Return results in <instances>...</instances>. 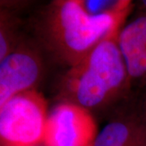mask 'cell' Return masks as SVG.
<instances>
[{
    "mask_svg": "<svg viewBox=\"0 0 146 146\" xmlns=\"http://www.w3.org/2000/svg\"><path fill=\"white\" fill-rule=\"evenodd\" d=\"M87 55L72 84L78 105L86 109L104 102L128 76L119 43L110 36Z\"/></svg>",
    "mask_w": 146,
    "mask_h": 146,
    "instance_id": "cell-1",
    "label": "cell"
},
{
    "mask_svg": "<svg viewBox=\"0 0 146 146\" xmlns=\"http://www.w3.org/2000/svg\"><path fill=\"white\" fill-rule=\"evenodd\" d=\"M8 48H7V42L6 41L4 34L1 32L0 33V61L3 60L8 55Z\"/></svg>",
    "mask_w": 146,
    "mask_h": 146,
    "instance_id": "cell-9",
    "label": "cell"
},
{
    "mask_svg": "<svg viewBox=\"0 0 146 146\" xmlns=\"http://www.w3.org/2000/svg\"><path fill=\"white\" fill-rule=\"evenodd\" d=\"M48 116L41 96L25 91L0 106V136L5 146H35L43 142Z\"/></svg>",
    "mask_w": 146,
    "mask_h": 146,
    "instance_id": "cell-3",
    "label": "cell"
},
{
    "mask_svg": "<svg viewBox=\"0 0 146 146\" xmlns=\"http://www.w3.org/2000/svg\"><path fill=\"white\" fill-rule=\"evenodd\" d=\"M125 3L126 2L122 3L121 2L113 1H86L82 3L86 11L92 15H98L115 10Z\"/></svg>",
    "mask_w": 146,
    "mask_h": 146,
    "instance_id": "cell-8",
    "label": "cell"
},
{
    "mask_svg": "<svg viewBox=\"0 0 146 146\" xmlns=\"http://www.w3.org/2000/svg\"><path fill=\"white\" fill-rule=\"evenodd\" d=\"M39 68L36 60L23 52L9 54L0 63V106L36 82Z\"/></svg>",
    "mask_w": 146,
    "mask_h": 146,
    "instance_id": "cell-5",
    "label": "cell"
},
{
    "mask_svg": "<svg viewBox=\"0 0 146 146\" xmlns=\"http://www.w3.org/2000/svg\"><path fill=\"white\" fill-rule=\"evenodd\" d=\"M94 146H146V127L114 121L98 133Z\"/></svg>",
    "mask_w": 146,
    "mask_h": 146,
    "instance_id": "cell-7",
    "label": "cell"
},
{
    "mask_svg": "<svg viewBox=\"0 0 146 146\" xmlns=\"http://www.w3.org/2000/svg\"><path fill=\"white\" fill-rule=\"evenodd\" d=\"M127 3L115 10L92 15L81 2L66 1L58 11L59 34L65 47L76 54L89 53L100 42L109 37L125 15Z\"/></svg>",
    "mask_w": 146,
    "mask_h": 146,
    "instance_id": "cell-2",
    "label": "cell"
},
{
    "mask_svg": "<svg viewBox=\"0 0 146 146\" xmlns=\"http://www.w3.org/2000/svg\"><path fill=\"white\" fill-rule=\"evenodd\" d=\"M142 3H143V5L145 6V7H146V1H143Z\"/></svg>",
    "mask_w": 146,
    "mask_h": 146,
    "instance_id": "cell-10",
    "label": "cell"
},
{
    "mask_svg": "<svg viewBox=\"0 0 146 146\" xmlns=\"http://www.w3.org/2000/svg\"><path fill=\"white\" fill-rule=\"evenodd\" d=\"M98 135L88 110L68 103L57 106L48 116L43 143L46 146H94Z\"/></svg>",
    "mask_w": 146,
    "mask_h": 146,
    "instance_id": "cell-4",
    "label": "cell"
},
{
    "mask_svg": "<svg viewBox=\"0 0 146 146\" xmlns=\"http://www.w3.org/2000/svg\"><path fill=\"white\" fill-rule=\"evenodd\" d=\"M119 46L131 78L146 76V16L131 21L121 31Z\"/></svg>",
    "mask_w": 146,
    "mask_h": 146,
    "instance_id": "cell-6",
    "label": "cell"
}]
</instances>
